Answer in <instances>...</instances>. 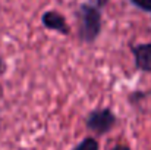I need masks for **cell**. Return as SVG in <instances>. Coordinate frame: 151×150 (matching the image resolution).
<instances>
[{"label": "cell", "instance_id": "6da1fadb", "mask_svg": "<svg viewBox=\"0 0 151 150\" xmlns=\"http://www.w3.org/2000/svg\"><path fill=\"white\" fill-rule=\"evenodd\" d=\"M109 0H85L75 10L78 38L81 43L93 44L103 30V10Z\"/></svg>", "mask_w": 151, "mask_h": 150}, {"label": "cell", "instance_id": "7a4b0ae2", "mask_svg": "<svg viewBox=\"0 0 151 150\" xmlns=\"http://www.w3.org/2000/svg\"><path fill=\"white\" fill-rule=\"evenodd\" d=\"M117 122L116 113L109 107H99L91 110L85 118V127L97 136H104L110 133Z\"/></svg>", "mask_w": 151, "mask_h": 150}, {"label": "cell", "instance_id": "3957f363", "mask_svg": "<svg viewBox=\"0 0 151 150\" xmlns=\"http://www.w3.org/2000/svg\"><path fill=\"white\" fill-rule=\"evenodd\" d=\"M131 53L134 56L135 69L139 72H151V43L131 44Z\"/></svg>", "mask_w": 151, "mask_h": 150}, {"label": "cell", "instance_id": "277c9868", "mask_svg": "<svg viewBox=\"0 0 151 150\" xmlns=\"http://www.w3.org/2000/svg\"><path fill=\"white\" fill-rule=\"evenodd\" d=\"M41 24L44 28L56 31L62 36H69L70 33V27L68 25L66 18L57 10H46L41 15Z\"/></svg>", "mask_w": 151, "mask_h": 150}, {"label": "cell", "instance_id": "5b68a950", "mask_svg": "<svg viewBox=\"0 0 151 150\" xmlns=\"http://www.w3.org/2000/svg\"><path fill=\"white\" fill-rule=\"evenodd\" d=\"M99 149H100L99 141H97L94 137L88 136V137H85L84 140H81L76 146H73L70 150H99Z\"/></svg>", "mask_w": 151, "mask_h": 150}, {"label": "cell", "instance_id": "8992f818", "mask_svg": "<svg viewBox=\"0 0 151 150\" xmlns=\"http://www.w3.org/2000/svg\"><path fill=\"white\" fill-rule=\"evenodd\" d=\"M129 3L137 9H139L141 12L151 15V0H129Z\"/></svg>", "mask_w": 151, "mask_h": 150}, {"label": "cell", "instance_id": "52a82bcc", "mask_svg": "<svg viewBox=\"0 0 151 150\" xmlns=\"http://www.w3.org/2000/svg\"><path fill=\"white\" fill-rule=\"evenodd\" d=\"M4 72H6V63H4V59L1 57V54H0V77H1Z\"/></svg>", "mask_w": 151, "mask_h": 150}, {"label": "cell", "instance_id": "ba28073f", "mask_svg": "<svg viewBox=\"0 0 151 150\" xmlns=\"http://www.w3.org/2000/svg\"><path fill=\"white\" fill-rule=\"evenodd\" d=\"M110 150H132L129 146H126V144H117V146H114V147H111Z\"/></svg>", "mask_w": 151, "mask_h": 150}]
</instances>
